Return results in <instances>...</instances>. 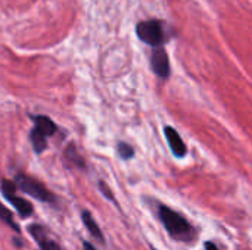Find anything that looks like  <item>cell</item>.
Segmentation results:
<instances>
[{
  "mask_svg": "<svg viewBox=\"0 0 252 250\" xmlns=\"http://www.w3.org/2000/svg\"><path fill=\"white\" fill-rule=\"evenodd\" d=\"M158 217L161 220V222L164 224L167 233L176 239V240H182V242H190L193 240V227L189 224V221L179 212H176L174 209L165 206V205H159L158 206Z\"/></svg>",
  "mask_w": 252,
  "mask_h": 250,
  "instance_id": "1",
  "label": "cell"
},
{
  "mask_svg": "<svg viewBox=\"0 0 252 250\" xmlns=\"http://www.w3.org/2000/svg\"><path fill=\"white\" fill-rule=\"evenodd\" d=\"M136 32H137V37L143 43L152 46L154 49L162 47V44L168 38L167 31L164 28V24L158 19H149V21L139 22L136 25Z\"/></svg>",
  "mask_w": 252,
  "mask_h": 250,
  "instance_id": "2",
  "label": "cell"
},
{
  "mask_svg": "<svg viewBox=\"0 0 252 250\" xmlns=\"http://www.w3.org/2000/svg\"><path fill=\"white\" fill-rule=\"evenodd\" d=\"M15 183H16V187L19 190H22L24 193L32 196L34 199H37L43 203H52L53 205L56 202V196L43 183H40L38 180H35L27 174H22V172L16 174Z\"/></svg>",
  "mask_w": 252,
  "mask_h": 250,
  "instance_id": "3",
  "label": "cell"
},
{
  "mask_svg": "<svg viewBox=\"0 0 252 250\" xmlns=\"http://www.w3.org/2000/svg\"><path fill=\"white\" fill-rule=\"evenodd\" d=\"M0 187H1V194H3V197L16 209V212H18L22 218H30V217L32 215L34 206H32L28 200H25V199L16 196L18 187H16V183H15V181L1 180Z\"/></svg>",
  "mask_w": 252,
  "mask_h": 250,
  "instance_id": "4",
  "label": "cell"
},
{
  "mask_svg": "<svg viewBox=\"0 0 252 250\" xmlns=\"http://www.w3.org/2000/svg\"><path fill=\"white\" fill-rule=\"evenodd\" d=\"M28 233L34 237L35 243L41 250H63L56 240L50 237L49 231L40 224H31L28 227Z\"/></svg>",
  "mask_w": 252,
  "mask_h": 250,
  "instance_id": "5",
  "label": "cell"
},
{
  "mask_svg": "<svg viewBox=\"0 0 252 250\" xmlns=\"http://www.w3.org/2000/svg\"><path fill=\"white\" fill-rule=\"evenodd\" d=\"M152 71L162 80L170 77V60L164 47H155L151 56Z\"/></svg>",
  "mask_w": 252,
  "mask_h": 250,
  "instance_id": "6",
  "label": "cell"
},
{
  "mask_svg": "<svg viewBox=\"0 0 252 250\" xmlns=\"http://www.w3.org/2000/svg\"><path fill=\"white\" fill-rule=\"evenodd\" d=\"M164 134H165V139L168 141V146L173 152V155L176 158H183L186 156L188 153V147H186V143L183 141V139L180 137V134L176 131V128L173 127H165L164 128Z\"/></svg>",
  "mask_w": 252,
  "mask_h": 250,
  "instance_id": "7",
  "label": "cell"
},
{
  "mask_svg": "<svg viewBox=\"0 0 252 250\" xmlns=\"http://www.w3.org/2000/svg\"><path fill=\"white\" fill-rule=\"evenodd\" d=\"M32 122H34L32 128L37 133H40L41 136H44L46 139L52 137L58 131L56 124L49 116H46V115H35V116H32Z\"/></svg>",
  "mask_w": 252,
  "mask_h": 250,
  "instance_id": "8",
  "label": "cell"
},
{
  "mask_svg": "<svg viewBox=\"0 0 252 250\" xmlns=\"http://www.w3.org/2000/svg\"><path fill=\"white\" fill-rule=\"evenodd\" d=\"M63 161L68 168H78V169H86V161L83 156L78 153L77 147L74 143H69L65 150H63Z\"/></svg>",
  "mask_w": 252,
  "mask_h": 250,
  "instance_id": "9",
  "label": "cell"
},
{
  "mask_svg": "<svg viewBox=\"0 0 252 250\" xmlns=\"http://www.w3.org/2000/svg\"><path fill=\"white\" fill-rule=\"evenodd\" d=\"M81 220H83V224L86 225V228H87V231L90 233V236L92 237H94L99 243H102V245H105V239H103V233H102V230L99 228V225H97V222L94 221V218H93V215L89 212V211H83L81 212Z\"/></svg>",
  "mask_w": 252,
  "mask_h": 250,
  "instance_id": "10",
  "label": "cell"
},
{
  "mask_svg": "<svg viewBox=\"0 0 252 250\" xmlns=\"http://www.w3.org/2000/svg\"><path fill=\"white\" fill-rule=\"evenodd\" d=\"M30 139H31V144H32V149L37 155L43 153L47 147V139L44 136H41L40 133H37L34 128L30 131Z\"/></svg>",
  "mask_w": 252,
  "mask_h": 250,
  "instance_id": "11",
  "label": "cell"
},
{
  "mask_svg": "<svg viewBox=\"0 0 252 250\" xmlns=\"http://www.w3.org/2000/svg\"><path fill=\"white\" fill-rule=\"evenodd\" d=\"M0 220L7 225V227H10L15 233H21V228L18 227V224L13 221V215H12V212L0 202Z\"/></svg>",
  "mask_w": 252,
  "mask_h": 250,
  "instance_id": "12",
  "label": "cell"
},
{
  "mask_svg": "<svg viewBox=\"0 0 252 250\" xmlns=\"http://www.w3.org/2000/svg\"><path fill=\"white\" fill-rule=\"evenodd\" d=\"M117 152H118L120 158L124 159V161H128V159H131V158L134 156V149H133V146H130L128 143H124V141H120V143L117 144Z\"/></svg>",
  "mask_w": 252,
  "mask_h": 250,
  "instance_id": "13",
  "label": "cell"
},
{
  "mask_svg": "<svg viewBox=\"0 0 252 250\" xmlns=\"http://www.w3.org/2000/svg\"><path fill=\"white\" fill-rule=\"evenodd\" d=\"M99 187H100V192L103 193V196H106V199H109V200H112V202L115 203V197H114L111 189L108 187V184L103 183V181H100V183H99Z\"/></svg>",
  "mask_w": 252,
  "mask_h": 250,
  "instance_id": "14",
  "label": "cell"
},
{
  "mask_svg": "<svg viewBox=\"0 0 252 250\" xmlns=\"http://www.w3.org/2000/svg\"><path fill=\"white\" fill-rule=\"evenodd\" d=\"M205 250H219V248L213 242H205Z\"/></svg>",
  "mask_w": 252,
  "mask_h": 250,
  "instance_id": "15",
  "label": "cell"
},
{
  "mask_svg": "<svg viewBox=\"0 0 252 250\" xmlns=\"http://www.w3.org/2000/svg\"><path fill=\"white\" fill-rule=\"evenodd\" d=\"M83 248H84V250H97L92 243H89V242H83Z\"/></svg>",
  "mask_w": 252,
  "mask_h": 250,
  "instance_id": "16",
  "label": "cell"
},
{
  "mask_svg": "<svg viewBox=\"0 0 252 250\" xmlns=\"http://www.w3.org/2000/svg\"><path fill=\"white\" fill-rule=\"evenodd\" d=\"M154 250H155V249H154Z\"/></svg>",
  "mask_w": 252,
  "mask_h": 250,
  "instance_id": "17",
  "label": "cell"
}]
</instances>
